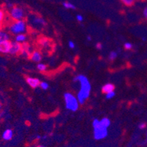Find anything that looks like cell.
I'll return each instance as SVG.
<instances>
[{
    "instance_id": "obj_1",
    "label": "cell",
    "mask_w": 147,
    "mask_h": 147,
    "mask_svg": "<svg viewBox=\"0 0 147 147\" xmlns=\"http://www.w3.org/2000/svg\"><path fill=\"white\" fill-rule=\"evenodd\" d=\"M73 81H78L81 85L80 90L77 94V99L78 100V102L81 105H83V104L85 103V102L87 100L89 95H90L91 89H92L91 84L87 77H86L84 75H78V76H76V78H74Z\"/></svg>"
},
{
    "instance_id": "obj_2",
    "label": "cell",
    "mask_w": 147,
    "mask_h": 147,
    "mask_svg": "<svg viewBox=\"0 0 147 147\" xmlns=\"http://www.w3.org/2000/svg\"><path fill=\"white\" fill-rule=\"evenodd\" d=\"M94 128V138L96 140H101L108 136V128L104 127L97 119H94L92 122Z\"/></svg>"
},
{
    "instance_id": "obj_3",
    "label": "cell",
    "mask_w": 147,
    "mask_h": 147,
    "mask_svg": "<svg viewBox=\"0 0 147 147\" xmlns=\"http://www.w3.org/2000/svg\"><path fill=\"white\" fill-rule=\"evenodd\" d=\"M64 98H65L67 109L73 112L78 110L79 107V102L77 97H75L73 94L69 92H66L64 94Z\"/></svg>"
},
{
    "instance_id": "obj_4",
    "label": "cell",
    "mask_w": 147,
    "mask_h": 147,
    "mask_svg": "<svg viewBox=\"0 0 147 147\" xmlns=\"http://www.w3.org/2000/svg\"><path fill=\"white\" fill-rule=\"evenodd\" d=\"M26 22L24 20L15 21L10 26V31L13 34H22L26 31Z\"/></svg>"
},
{
    "instance_id": "obj_5",
    "label": "cell",
    "mask_w": 147,
    "mask_h": 147,
    "mask_svg": "<svg viewBox=\"0 0 147 147\" xmlns=\"http://www.w3.org/2000/svg\"><path fill=\"white\" fill-rule=\"evenodd\" d=\"M10 16L14 21L23 20V18L24 17V11L20 7H13L10 9Z\"/></svg>"
},
{
    "instance_id": "obj_6",
    "label": "cell",
    "mask_w": 147,
    "mask_h": 147,
    "mask_svg": "<svg viewBox=\"0 0 147 147\" xmlns=\"http://www.w3.org/2000/svg\"><path fill=\"white\" fill-rule=\"evenodd\" d=\"M22 51V47H21V43L18 42H12L11 48L9 53L12 55H18L20 56Z\"/></svg>"
},
{
    "instance_id": "obj_7",
    "label": "cell",
    "mask_w": 147,
    "mask_h": 147,
    "mask_svg": "<svg viewBox=\"0 0 147 147\" xmlns=\"http://www.w3.org/2000/svg\"><path fill=\"white\" fill-rule=\"evenodd\" d=\"M12 42L10 40H5L0 42V52L3 53H7L10 52Z\"/></svg>"
},
{
    "instance_id": "obj_8",
    "label": "cell",
    "mask_w": 147,
    "mask_h": 147,
    "mask_svg": "<svg viewBox=\"0 0 147 147\" xmlns=\"http://www.w3.org/2000/svg\"><path fill=\"white\" fill-rule=\"evenodd\" d=\"M26 83L29 84V86L33 89L38 87L40 84V81L38 78H31V77H27L26 79Z\"/></svg>"
},
{
    "instance_id": "obj_9",
    "label": "cell",
    "mask_w": 147,
    "mask_h": 147,
    "mask_svg": "<svg viewBox=\"0 0 147 147\" xmlns=\"http://www.w3.org/2000/svg\"><path fill=\"white\" fill-rule=\"evenodd\" d=\"M29 58H30V59L32 61H34V62H40L41 60H42V56L40 51H33L32 53Z\"/></svg>"
},
{
    "instance_id": "obj_10",
    "label": "cell",
    "mask_w": 147,
    "mask_h": 147,
    "mask_svg": "<svg viewBox=\"0 0 147 147\" xmlns=\"http://www.w3.org/2000/svg\"><path fill=\"white\" fill-rule=\"evenodd\" d=\"M115 89V86L113 84H110V83H108V84H105L102 88V92L105 94H108L109 92H113Z\"/></svg>"
},
{
    "instance_id": "obj_11",
    "label": "cell",
    "mask_w": 147,
    "mask_h": 147,
    "mask_svg": "<svg viewBox=\"0 0 147 147\" xmlns=\"http://www.w3.org/2000/svg\"><path fill=\"white\" fill-rule=\"evenodd\" d=\"M13 131L10 129H7L3 133L2 138H3V139L4 140H5V141H10V139L13 138Z\"/></svg>"
},
{
    "instance_id": "obj_12",
    "label": "cell",
    "mask_w": 147,
    "mask_h": 147,
    "mask_svg": "<svg viewBox=\"0 0 147 147\" xmlns=\"http://www.w3.org/2000/svg\"><path fill=\"white\" fill-rule=\"evenodd\" d=\"M9 35L3 31H0V42H4L5 40H8Z\"/></svg>"
},
{
    "instance_id": "obj_13",
    "label": "cell",
    "mask_w": 147,
    "mask_h": 147,
    "mask_svg": "<svg viewBox=\"0 0 147 147\" xmlns=\"http://www.w3.org/2000/svg\"><path fill=\"white\" fill-rule=\"evenodd\" d=\"M26 40V36L24 34H17V36L16 37V41L18 42H24Z\"/></svg>"
},
{
    "instance_id": "obj_14",
    "label": "cell",
    "mask_w": 147,
    "mask_h": 147,
    "mask_svg": "<svg viewBox=\"0 0 147 147\" xmlns=\"http://www.w3.org/2000/svg\"><path fill=\"white\" fill-rule=\"evenodd\" d=\"M100 123H101V124H102V125H103L104 127H105L106 128H108V127L111 125V120L108 118H106V117L102 118V119L100 120Z\"/></svg>"
},
{
    "instance_id": "obj_15",
    "label": "cell",
    "mask_w": 147,
    "mask_h": 147,
    "mask_svg": "<svg viewBox=\"0 0 147 147\" xmlns=\"http://www.w3.org/2000/svg\"><path fill=\"white\" fill-rule=\"evenodd\" d=\"M62 5H63L64 7L66 9H71V10H75V9L76 8V6H75L73 4L70 3V2H63Z\"/></svg>"
},
{
    "instance_id": "obj_16",
    "label": "cell",
    "mask_w": 147,
    "mask_h": 147,
    "mask_svg": "<svg viewBox=\"0 0 147 147\" xmlns=\"http://www.w3.org/2000/svg\"><path fill=\"white\" fill-rule=\"evenodd\" d=\"M34 23H35L37 24L42 25V26H44L45 24V21L42 18H40V17H34Z\"/></svg>"
},
{
    "instance_id": "obj_17",
    "label": "cell",
    "mask_w": 147,
    "mask_h": 147,
    "mask_svg": "<svg viewBox=\"0 0 147 147\" xmlns=\"http://www.w3.org/2000/svg\"><path fill=\"white\" fill-rule=\"evenodd\" d=\"M121 2H123V4L127 7H131L134 5L136 0H121Z\"/></svg>"
},
{
    "instance_id": "obj_18",
    "label": "cell",
    "mask_w": 147,
    "mask_h": 147,
    "mask_svg": "<svg viewBox=\"0 0 147 147\" xmlns=\"http://www.w3.org/2000/svg\"><path fill=\"white\" fill-rule=\"evenodd\" d=\"M117 53L115 51H111L108 56V59L111 60V61H113L117 59Z\"/></svg>"
},
{
    "instance_id": "obj_19",
    "label": "cell",
    "mask_w": 147,
    "mask_h": 147,
    "mask_svg": "<svg viewBox=\"0 0 147 147\" xmlns=\"http://www.w3.org/2000/svg\"><path fill=\"white\" fill-rule=\"evenodd\" d=\"M37 69L39 70V71L40 72H43L45 71V69H47V66L45 65H44V64H42V63H39L38 65H37Z\"/></svg>"
},
{
    "instance_id": "obj_20",
    "label": "cell",
    "mask_w": 147,
    "mask_h": 147,
    "mask_svg": "<svg viewBox=\"0 0 147 147\" xmlns=\"http://www.w3.org/2000/svg\"><path fill=\"white\" fill-rule=\"evenodd\" d=\"M40 86L41 89H43V90H47V89H49V84H48V83L43 81V82H40Z\"/></svg>"
},
{
    "instance_id": "obj_21",
    "label": "cell",
    "mask_w": 147,
    "mask_h": 147,
    "mask_svg": "<svg viewBox=\"0 0 147 147\" xmlns=\"http://www.w3.org/2000/svg\"><path fill=\"white\" fill-rule=\"evenodd\" d=\"M5 13L2 9L0 8V22H2L5 20Z\"/></svg>"
},
{
    "instance_id": "obj_22",
    "label": "cell",
    "mask_w": 147,
    "mask_h": 147,
    "mask_svg": "<svg viewBox=\"0 0 147 147\" xmlns=\"http://www.w3.org/2000/svg\"><path fill=\"white\" fill-rule=\"evenodd\" d=\"M133 48V44L130 43V42H125V49H126V50H131Z\"/></svg>"
},
{
    "instance_id": "obj_23",
    "label": "cell",
    "mask_w": 147,
    "mask_h": 147,
    "mask_svg": "<svg viewBox=\"0 0 147 147\" xmlns=\"http://www.w3.org/2000/svg\"><path fill=\"white\" fill-rule=\"evenodd\" d=\"M115 92H111L108 94H106V99L109 100V99H112L115 96Z\"/></svg>"
},
{
    "instance_id": "obj_24",
    "label": "cell",
    "mask_w": 147,
    "mask_h": 147,
    "mask_svg": "<svg viewBox=\"0 0 147 147\" xmlns=\"http://www.w3.org/2000/svg\"><path fill=\"white\" fill-rule=\"evenodd\" d=\"M146 127V124L145 122H141L138 125V128L140 129H144Z\"/></svg>"
},
{
    "instance_id": "obj_25",
    "label": "cell",
    "mask_w": 147,
    "mask_h": 147,
    "mask_svg": "<svg viewBox=\"0 0 147 147\" xmlns=\"http://www.w3.org/2000/svg\"><path fill=\"white\" fill-rule=\"evenodd\" d=\"M76 19H77V21H79V22H82V21H84V18H83L82 16L80 14H78L76 16Z\"/></svg>"
},
{
    "instance_id": "obj_26",
    "label": "cell",
    "mask_w": 147,
    "mask_h": 147,
    "mask_svg": "<svg viewBox=\"0 0 147 147\" xmlns=\"http://www.w3.org/2000/svg\"><path fill=\"white\" fill-rule=\"evenodd\" d=\"M143 16H144V18L147 20V7H146L143 10Z\"/></svg>"
},
{
    "instance_id": "obj_27",
    "label": "cell",
    "mask_w": 147,
    "mask_h": 147,
    "mask_svg": "<svg viewBox=\"0 0 147 147\" xmlns=\"http://www.w3.org/2000/svg\"><path fill=\"white\" fill-rule=\"evenodd\" d=\"M96 49H97V50H102V45L101 43H100V42H98V43L96 44Z\"/></svg>"
},
{
    "instance_id": "obj_28",
    "label": "cell",
    "mask_w": 147,
    "mask_h": 147,
    "mask_svg": "<svg viewBox=\"0 0 147 147\" xmlns=\"http://www.w3.org/2000/svg\"><path fill=\"white\" fill-rule=\"evenodd\" d=\"M68 44H69V47L70 48V49H74L75 46H76V45H75V43L73 41H69Z\"/></svg>"
},
{
    "instance_id": "obj_29",
    "label": "cell",
    "mask_w": 147,
    "mask_h": 147,
    "mask_svg": "<svg viewBox=\"0 0 147 147\" xmlns=\"http://www.w3.org/2000/svg\"><path fill=\"white\" fill-rule=\"evenodd\" d=\"M2 26H3V25H2V22H0V31L2 30Z\"/></svg>"
},
{
    "instance_id": "obj_30",
    "label": "cell",
    "mask_w": 147,
    "mask_h": 147,
    "mask_svg": "<svg viewBox=\"0 0 147 147\" xmlns=\"http://www.w3.org/2000/svg\"><path fill=\"white\" fill-rule=\"evenodd\" d=\"M87 40H89V41H91V40H92V38H91L90 36H88V37H87Z\"/></svg>"
},
{
    "instance_id": "obj_31",
    "label": "cell",
    "mask_w": 147,
    "mask_h": 147,
    "mask_svg": "<svg viewBox=\"0 0 147 147\" xmlns=\"http://www.w3.org/2000/svg\"><path fill=\"white\" fill-rule=\"evenodd\" d=\"M37 147H45L44 146H42V145H39V146H37Z\"/></svg>"
},
{
    "instance_id": "obj_32",
    "label": "cell",
    "mask_w": 147,
    "mask_h": 147,
    "mask_svg": "<svg viewBox=\"0 0 147 147\" xmlns=\"http://www.w3.org/2000/svg\"><path fill=\"white\" fill-rule=\"evenodd\" d=\"M1 108H2V103L0 102V109H1Z\"/></svg>"
},
{
    "instance_id": "obj_33",
    "label": "cell",
    "mask_w": 147,
    "mask_h": 147,
    "mask_svg": "<svg viewBox=\"0 0 147 147\" xmlns=\"http://www.w3.org/2000/svg\"><path fill=\"white\" fill-rule=\"evenodd\" d=\"M146 136H147V133H146Z\"/></svg>"
}]
</instances>
